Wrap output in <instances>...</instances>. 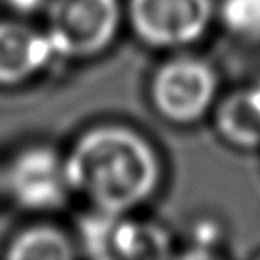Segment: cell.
Wrapping results in <instances>:
<instances>
[{
    "instance_id": "cell-1",
    "label": "cell",
    "mask_w": 260,
    "mask_h": 260,
    "mask_svg": "<svg viewBox=\"0 0 260 260\" xmlns=\"http://www.w3.org/2000/svg\"><path fill=\"white\" fill-rule=\"evenodd\" d=\"M73 192L95 209L127 213L146 202L159 181V161L145 137L122 125H99L65 158Z\"/></svg>"
},
{
    "instance_id": "cell-2",
    "label": "cell",
    "mask_w": 260,
    "mask_h": 260,
    "mask_svg": "<svg viewBox=\"0 0 260 260\" xmlns=\"http://www.w3.org/2000/svg\"><path fill=\"white\" fill-rule=\"evenodd\" d=\"M48 37L55 55L89 57L107 50L122 21L120 0H51Z\"/></svg>"
},
{
    "instance_id": "cell-3",
    "label": "cell",
    "mask_w": 260,
    "mask_h": 260,
    "mask_svg": "<svg viewBox=\"0 0 260 260\" xmlns=\"http://www.w3.org/2000/svg\"><path fill=\"white\" fill-rule=\"evenodd\" d=\"M217 74L203 59L175 57L152 78V101L161 116L175 123L202 118L215 101Z\"/></svg>"
},
{
    "instance_id": "cell-4",
    "label": "cell",
    "mask_w": 260,
    "mask_h": 260,
    "mask_svg": "<svg viewBox=\"0 0 260 260\" xmlns=\"http://www.w3.org/2000/svg\"><path fill=\"white\" fill-rule=\"evenodd\" d=\"M213 0H129L127 14L141 40L156 48H181L205 35Z\"/></svg>"
},
{
    "instance_id": "cell-5",
    "label": "cell",
    "mask_w": 260,
    "mask_h": 260,
    "mask_svg": "<svg viewBox=\"0 0 260 260\" xmlns=\"http://www.w3.org/2000/svg\"><path fill=\"white\" fill-rule=\"evenodd\" d=\"M6 186L15 202L32 211L57 209L73 192L65 158L46 146H32L15 156L6 171Z\"/></svg>"
},
{
    "instance_id": "cell-6",
    "label": "cell",
    "mask_w": 260,
    "mask_h": 260,
    "mask_svg": "<svg viewBox=\"0 0 260 260\" xmlns=\"http://www.w3.org/2000/svg\"><path fill=\"white\" fill-rule=\"evenodd\" d=\"M55 57L48 32L27 23L0 21V84L14 86L38 74Z\"/></svg>"
},
{
    "instance_id": "cell-7",
    "label": "cell",
    "mask_w": 260,
    "mask_h": 260,
    "mask_svg": "<svg viewBox=\"0 0 260 260\" xmlns=\"http://www.w3.org/2000/svg\"><path fill=\"white\" fill-rule=\"evenodd\" d=\"M217 127L232 145L260 146V78L232 91L218 105Z\"/></svg>"
},
{
    "instance_id": "cell-8",
    "label": "cell",
    "mask_w": 260,
    "mask_h": 260,
    "mask_svg": "<svg viewBox=\"0 0 260 260\" xmlns=\"http://www.w3.org/2000/svg\"><path fill=\"white\" fill-rule=\"evenodd\" d=\"M171 239L164 228L139 222L120 215L112 238V258H164L169 254Z\"/></svg>"
},
{
    "instance_id": "cell-9",
    "label": "cell",
    "mask_w": 260,
    "mask_h": 260,
    "mask_svg": "<svg viewBox=\"0 0 260 260\" xmlns=\"http://www.w3.org/2000/svg\"><path fill=\"white\" fill-rule=\"evenodd\" d=\"M74 249L67 234L53 226H32L15 236L8 249V258L14 260H67Z\"/></svg>"
},
{
    "instance_id": "cell-10",
    "label": "cell",
    "mask_w": 260,
    "mask_h": 260,
    "mask_svg": "<svg viewBox=\"0 0 260 260\" xmlns=\"http://www.w3.org/2000/svg\"><path fill=\"white\" fill-rule=\"evenodd\" d=\"M218 15L234 37L251 42L260 40V0H222Z\"/></svg>"
},
{
    "instance_id": "cell-11",
    "label": "cell",
    "mask_w": 260,
    "mask_h": 260,
    "mask_svg": "<svg viewBox=\"0 0 260 260\" xmlns=\"http://www.w3.org/2000/svg\"><path fill=\"white\" fill-rule=\"evenodd\" d=\"M120 215L123 213H109L95 209L80 224V236L86 251L95 258H112V238Z\"/></svg>"
},
{
    "instance_id": "cell-12",
    "label": "cell",
    "mask_w": 260,
    "mask_h": 260,
    "mask_svg": "<svg viewBox=\"0 0 260 260\" xmlns=\"http://www.w3.org/2000/svg\"><path fill=\"white\" fill-rule=\"evenodd\" d=\"M218 226L211 220H202L194 228V247H209L217 243L218 239Z\"/></svg>"
},
{
    "instance_id": "cell-13",
    "label": "cell",
    "mask_w": 260,
    "mask_h": 260,
    "mask_svg": "<svg viewBox=\"0 0 260 260\" xmlns=\"http://www.w3.org/2000/svg\"><path fill=\"white\" fill-rule=\"evenodd\" d=\"M6 2L17 14H32L44 6L46 0H6Z\"/></svg>"
}]
</instances>
